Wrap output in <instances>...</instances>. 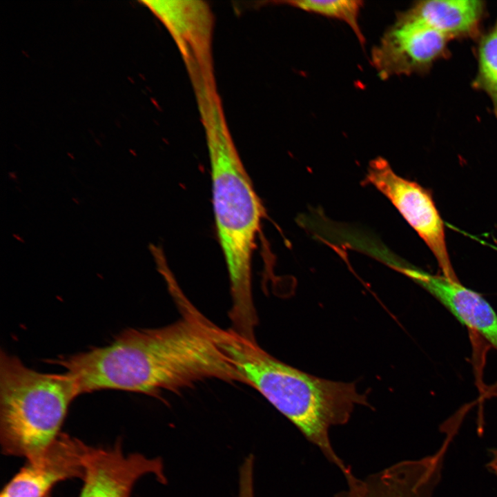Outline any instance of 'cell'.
Segmentation results:
<instances>
[{
    "mask_svg": "<svg viewBox=\"0 0 497 497\" xmlns=\"http://www.w3.org/2000/svg\"><path fill=\"white\" fill-rule=\"evenodd\" d=\"M78 396L75 380L68 373H41L1 351L2 453L26 460L39 457L61 433L69 407Z\"/></svg>",
    "mask_w": 497,
    "mask_h": 497,
    "instance_id": "cell-4",
    "label": "cell"
},
{
    "mask_svg": "<svg viewBox=\"0 0 497 497\" xmlns=\"http://www.w3.org/2000/svg\"><path fill=\"white\" fill-rule=\"evenodd\" d=\"M394 267L430 293L462 324L478 333L497 350V314L480 294L444 275H433L400 264Z\"/></svg>",
    "mask_w": 497,
    "mask_h": 497,
    "instance_id": "cell-10",
    "label": "cell"
},
{
    "mask_svg": "<svg viewBox=\"0 0 497 497\" xmlns=\"http://www.w3.org/2000/svg\"><path fill=\"white\" fill-rule=\"evenodd\" d=\"M476 58L477 72L471 86L489 97L497 118V19L493 26L478 39Z\"/></svg>",
    "mask_w": 497,
    "mask_h": 497,
    "instance_id": "cell-12",
    "label": "cell"
},
{
    "mask_svg": "<svg viewBox=\"0 0 497 497\" xmlns=\"http://www.w3.org/2000/svg\"><path fill=\"white\" fill-rule=\"evenodd\" d=\"M212 333L243 383L258 391L315 445L347 480L351 470L337 456L329 437L331 427L347 423L356 405L370 407L355 383L314 376L274 358L231 328L213 324Z\"/></svg>",
    "mask_w": 497,
    "mask_h": 497,
    "instance_id": "cell-2",
    "label": "cell"
},
{
    "mask_svg": "<svg viewBox=\"0 0 497 497\" xmlns=\"http://www.w3.org/2000/svg\"><path fill=\"white\" fill-rule=\"evenodd\" d=\"M486 8L482 0H425L415 2L406 11L451 41L478 39Z\"/></svg>",
    "mask_w": 497,
    "mask_h": 497,
    "instance_id": "cell-11",
    "label": "cell"
},
{
    "mask_svg": "<svg viewBox=\"0 0 497 497\" xmlns=\"http://www.w3.org/2000/svg\"><path fill=\"white\" fill-rule=\"evenodd\" d=\"M450 40L406 10L400 12L372 50L371 62L381 79L422 75L447 58Z\"/></svg>",
    "mask_w": 497,
    "mask_h": 497,
    "instance_id": "cell-6",
    "label": "cell"
},
{
    "mask_svg": "<svg viewBox=\"0 0 497 497\" xmlns=\"http://www.w3.org/2000/svg\"><path fill=\"white\" fill-rule=\"evenodd\" d=\"M87 445L61 433L39 457L26 465L7 483L0 497H46L54 486L82 479Z\"/></svg>",
    "mask_w": 497,
    "mask_h": 497,
    "instance_id": "cell-9",
    "label": "cell"
},
{
    "mask_svg": "<svg viewBox=\"0 0 497 497\" xmlns=\"http://www.w3.org/2000/svg\"><path fill=\"white\" fill-rule=\"evenodd\" d=\"M391 201L434 255L443 275L458 280L446 246L445 226L431 193L418 183L396 174L388 162H370L364 179Z\"/></svg>",
    "mask_w": 497,
    "mask_h": 497,
    "instance_id": "cell-5",
    "label": "cell"
},
{
    "mask_svg": "<svg viewBox=\"0 0 497 497\" xmlns=\"http://www.w3.org/2000/svg\"><path fill=\"white\" fill-rule=\"evenodd\" d=\"M286 3L302 10L345 22L362 43L364 41L359 26V14L362 6L356 0H301L289 1Z\"/></svg>",
    "mask_w": 497,
    "mask_h": 497,
    "instance_id": "cell-13",
    "label": "cell"
},
{
    "mask_svg": "<svg viewBox=\"0 0 497 497\" xmlns=\"http://www.w3.org/2000/svg\"><path fill=\"white\" fill-rule=\"evenodd\" d=\"M182 318L155 329H128L108 345L61 356L53 363L79 394L116 389L156 396L207 379L243 382L211 331V322L180 294Z\"/></svg>",
    "mask_w": 497,
    "mask_h": 497,
    "instance_id": "cell-1",
    "label": "cell"
},
{
    "mask_svg": "<svg viewBox=\"0 0 497 497\" xmlns=\"http://www.w3.org/2000/svg\"><path fill=\"white\" fill-rule=\"evenodd\" d=\"M458 429L456 426L447 428L442 443L433 454L399 462L364 480L355 478L347 483V490L334 497H433L442 478L447 450Z\"/></svg>",
    "mask_w": 497,
    "mask_h": 497,
    "instance_id": "cell-7",
    "label": "cell"
},
{
    "mask_svg": "<svg viewBox=\"0 0 497 497\" xmlns=\"http://www.w3.org/2000/svg\"><path fill=\"white\" fill-rule=\"evenodd\" d=\"M84 466L78 497H130L135 483L147 474L166 483L162 458H149L139 453L125 455L120 439L111 447L87 445Z\"/></svg>",
    "mask_w": 497,
    "mask_h": 497,
    "instance_id": "cell-8",
    "label": "cell"
},
{
    "mask_svg": "<svg viewBox=\"0 0 497 497\" xmlns=\"http://www.w3.org/2000/svg\"><path fill=\"white\" fill-rule=\"evenodd\" d=\"M208 146L217 234L230 281L235 320L256 316L252 260L264 211L235 146L227 124L204 129Z\"/></svg>",
    "mask_w": 497,
    "mask_h": 497,
    "instance_id": "cell-3",
    "label": "cell"
},
{
    "mask_svg": "<svg viewBox=\"0 0 497 497\" xmlns=\"http://www.w3.org/2000/svg\"><path fill=\"white\" fill-rule=\"evenodd\" d=\"M237 497H255L254 473L248 469L239 474V491Z\"/></svg>",
    "mask_w": 497,
    "mask_h": 497,
    "instance_id": "cell-14",
    "label": "cell"
}]
</instances>
